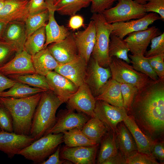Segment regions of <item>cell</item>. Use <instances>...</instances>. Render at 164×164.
Listing matches in <instances>:
<instances>
[{
  "mask_svg": "<svg viewBox=\"0 0 164 164\" xmlns=\"http://www.w3.org/2000/svg\"><path fill=\"white\" fill-rule=\"evenodd\" d=\"M81 131L89 139L97 144L100 143L109 131L103 123L96 117L90 118L84 125Z\"/></svg>",
  "mask_w": 164,
  "mask_h": 164,
  "instance_id": "cell-29",
  "label": "cell"
},
{
  "mask_svg": "<svg viewBox=\"0 0 164 164\" xmlns=\"http://www.w3.org/2000/svg\"><path fill=\"white\" fill-rule=\"evenodd\" d=\"M151 155L156 160L163 164L164 161V145L163 141H156L151 151Z\"/></svg>",
  "mask_w": 164,
  "mask_h": 164,
  "instance_id": "cell-47",
  "label": "cell"
},
{
  "mask_svg": "<svg viewBox=\"0 0 164 164\" xmlns=\"http://www.w3.org/2000/svg\"><path fill=\"white\" fill-rule=\"evenodd\" d=\"M27 38L25 22L15 21L8 23L1 40L13 46L16 53L24 50Z\"/></svg>",
  "mask_w": 164,
  "mask_h": 164,
  "instance_id": "cell-23",
  "label": "cell"
},
{
  "mask_svg": "<svg viewBox=\"0 0 164 164\" xmlns=\"http://www.w3.org/2000/svg\"><path fill=\"white\" fill-rule=\"evenodd\" d=\"M111 77L110 69L100 66L93 58L91 60L87 74L86 83L95 97L98 94L101 89Z\"/></svg>",
  "mask_w": 164,
  "mask_h": 164,
  "instance_id": "cell-21",
  "label": "cell"
},
{
  "mask_svg": "<svg viewBox=\"0 0 164 164\" xmlns=\"http://www.w3.org/2000/svg\"><path fill=\"white\" fill-rule=\"evenodd\" d=\"M0 129L1 131L13 132L12 117L8 110L0 104Z\"/></svg>",
  "mask_w": 164,
  "mask_h": 164,
  "instance_id": "cell-41",
  "label": "cell"
},
{
  "mask_svg": "<svg viewBox=\"0 0 164 164\" xmlns=\"http://www.w3.org/2000/svg\"><path fill=\"white\" fill-rule=\"evenodd\" d=\"M9 78L17 82L22 83L36 88L46 90H50L46 76L36 73L26 75H11Z\"/></svg>",
  "mask_w": 164,
  "mask_h": 164,
  "instance_id": "cell-35",
  "label": "cell"
},
{
  "mask_svg": "<svg viewBox=\"0 0 164 164\" xmlns=\"http://www.w3.org/2000/svg\"><path fill=\"white\" fill-rule=\"evenodd\" d=\"M90 3V0H57L54 5L56 11L60 14L71 16Z\"/></svg>",
  "mask_w": 164,
  "mask_h": 164,
  "instance_id": "cell-30",
  "label": "cell"
},
{
  "mask_svg": "<svg viewBox=\"0 0 164 164\" xmlns=\"http://www.w3.org/2000/svg\"><path fill=\"white\" fill-rule=\"evenodd\" d=\"M95 98L96 100L104 101L113 105L124 107L120 84L111 78L101 89Z\"/></svg>",
  "mask_w": 164,
  "mask_h": 164,
  "instance_id": "cell-26",
  "label": "cell"
},
{
  "mask_svg": "<svg viewBox=\"0 0 164 164\" xmlns=\"http://www.w3.org/2000/svg\"><path fill=\"white\" fill-rule=\"evenodd\" d=\"M147 58L159 78L164 79V54Z\"/></svg>",
  "mask_w": 164,
  "mask_h": 164,
  "instance_id": "cell-42",
  "label": "cell"
},
{
  "mask_svg": "<svg viewBox=\"0 0 164 164\" xmlns=\"http://www.w3.org/2000/svg\"><path fill=\"white\" fill-rule=\"evenodd\" d=\"M35 140L29 135L16 134L4 131H0V151L12 158L18 153L29 146Z\"/></svg>",
  "mask_w": 164,
  "mask_h": 164,
  "instance_id": "cell-14",
  "label": "cell"
},
{
  "mask_svg": "<svg viewBox=\"0 0 164 164\" xmlns=\"http://www.w3.org/2000/svg\"><path fill=\"white\" fill-rule=\"evenodd\" d=\"M60 145H59L54 153L50 156L46 160L44 161L41 164H61L65 163L71 162L65 159L61 160L60 159Z\"/></svg>",
  "mask_w": 164,
  "mask_h": 164,
  "instance_id": "cell-48",
  "label": "cell"
},
{
  "mask_svg": "<svg viewBox=\"0 0 164 164\" xmlns=\"http://www.w3.org/2000/svg\"><path fill=\"white\" fill-rule=\"evenodd\" d=\"M16 82L0 73V93L10 88Z\"/></svg>",
  "mask_w": 164,
  "mask_h": 164,
  "instance_id": "cell-50",
  "label": "cell"
},
{
  "mask_svg": "<svg viewBox=\"0 0 164 164\" xmlns=\"http://www.w3.org/2000/svg\"><path fill=\"white\" fill-rule=\"evenodd\" d=\"M129 51V49L124 39L111 33L108 50L110 57H115L129 64L131 63V60L128 56Z\"/></svg>",
  "mask_w": 164,
  "mask_h": 164,
  "instance_id": "cell-33",
  "label": "cell"
},
{
  "mask_svg": "<svg viewBox=\"0 0 164 164\" xmlns=\"http://www.w3.org/2000/svg\"><path fill=\"white\" fill-rule=\"evenodd\" d=\"M150 49L144 55L149 58L164 54V33L153 38L151 40Z\"/></svg>",
  "mask_w": 164,
  "mask_h": 164,
  "instance_id": "cell-39",
  "label": "cell"
},
{
  "mask_svg": "<svg viewBox=\"0 0 164 164\" xmlns=\"http://www.w3.org/2000/svg\"><path fill=\"white\" fill-rule=\"evenodd\" d=\"M159 19L160 18L158 14L151 12L139 19L113 23L112 24L113 29L111 34L124 39L130 33L146 29L150 25Z\"/></svg>",
  "mask_w": 164,
  "mask_h": 164,
  "instance_id": "cell-15",
  "label": "cell"
},
{
  "mask_svg": "<svg viewBox=\"0 0 164 164\" xmlns=\"http://www.w3.org/2000/svg\"><path fill=\"white\" fill-rule=\"evenodd\" d=\"M8 23L0 21V40L2 39Z\"/></svg>",
  "mask_w": 164,
  "mask_h": 164,
  "instance_id": "cell-52",
  "label": "cell"
},
{
  "mask_svg": "<svg viewBox=\"0 0 164 164\" xmlns=\"http://www.w3.org/2000/svg\"><path fill=\"white\" fill-rule=\"evenodd\" d=\"M99 144L74 147L64 146L60 149V159L75 164H94Z\"/></svg>",
  "mask_w": 164,
  "mask_h": 164,
  "instance_id": "cell-13",
  "label": "cell"
},
{
  "mask_svg": "<svg viewBox=\"0 0 164 164\" xmlns=\"http://www.w3.org/2000/svg\"><path fill=\"white\" fill-rule=\"evenodd\" d=\"M63 133V142L67 147L91 146L97 144L89 139L79 129L74 128L65 131Z\"/></svg>",
  "mask_w": 164,
  "mask_h": 164,
  "instance_id": "cell-31",
  "label": "cell"
},
{
  "mask_svg": "<svg viewBox=\"0 0 164 164\" xmlns=\"http://www.w3.org/2000/svg\"><path fill=\"white\" fill-rule=\"evenodd\" d=\"M56 122L48 133H63L74 128L80 130L91 117L81 112L76 113L71 109L61 110L57 113Z\"/></svg>",
  "mask_w": 164,
  "mask_h": 164,
  "instance_id": "cell-9",
  "label": "cell"
},
{
  "mask_svg": "<svg viewBox=\"0 0 164 164\" xmlns=\"http://www.w3.org/2000/svg\"><path fill=\"white\" fill-rule=\"evenodd\" d=\"M32 60L36 73L45 76L60 65L47 47L32 56Z\"/></svg>",
  "mask_w": 164,
  "mask_h": 164,
  "instance_id": "cell-27",
  "label": "cell"
},
{
  "mask_svg": "<svg viewBox=\"0 0 164 164\" xmlns=\"http://www.w3.org/2000/svg\"><path fill=\"white\" fill-rule=\"evenodd\" d=\"M133 68L136 70L147 75L154 81L159 78L150 65L147 58L144 55H128Z\"/></svg>",
  "mask_w": 164,
  "mask_h": 164,
  "instance_id": "cell-36",
  "label": "cell"
},
{
  "mask_svg": "<svg viewBox=\"0 0 164 164\" xmlns=\"http://www.w3.org/2000/svg\"><path fill=\"white\" fill-rule=\"evenodd\" d=\"M100 143L101 146L97 162L98 164H101L106 160L115 155L119 151L115 132L108 131Z\"/></svg>",
  "mask_w": 164,
  "mask_h": 164,
  "instance_id": "cell-28",
  "label": "cell"
},
{
  "mask_svg": "<svg viewBox=\"0 0 164 164\" xmlns=\"http://www.w3.org/2000/svg\"><path fill=\"white\" fill-rule=\"evenodd\" d=\"M14 48L9 44L0 40V67L7 63L15 53Z\"/></svg>",
  "mask_w": 164,
  "mask_h": 164,
  "instance_id": "cell-44",
  "label": "cell"
},
{
  "mask_svg": "<svg viewBox=\"0 0 164 164\" xmlns=\"http://www.w3.org/2000/svg\"><path fill=\"white\" fill-rule=\"evenodd\" d=\"M118 0L115 6L105 10L102 13L108 23L139 19L147 14L144 5L138 4L134 0Z\"/></svg>",
  "mask_w": 164,
  "mask_h": 164,
  "instance_id": "cell-7",
  "label": "cell"
},
{
  "mask_svg": "<svg viewBox=\"0 0 164 164\" xmlns=\"http://www.w3.org/2000/svg\"><path fill=\"white\" fill-rule=\"evenodd\" d=\"M91 19L94 21L96 27V41L91 55L100 66L108 67L111 59L108 50L113 26L107 22L102 13H93Z\"/></svg>",
  "mask_w": 164,
  "mask_h": 164,
  "instance_id": "cell-4",
  "label": "cell"
},
{
  "mask_svg": "<svg viewBox=\"0 0 164 164\" xmlns=\"http://www.w3.org/2000/svg\"><path fill=\"white\" fill-rule=\"evenodd\" d=\"M101 164H126V160L119 151L116 155L106 160Z\"/></svg>",
  "mask_w": 164,
  "mask_h": 164,
  "instance_id": "cell-51",
  "label": "cell"
},
{
  "mask_svg": "<svg viewBox=\"0 0 164 164\" xmlns=\"http://www.w3.org/2000/svg\"><path fill=\"white\" fill-rule=\"evenodd\" d=\"M108 67L112 79L119 83L132 85L138 90L154 81L147 75L135 70L129 63L115 57H111Z\"/></svg>",
  "mask_w": 164,
  "mask_h": 164,
  "instance_id": "cell-6",
  "label": "cell"
},
{
  "mask_svg": "<svg viewBox=\"0 0 164 164\" xmlns=\"http://www.w3.org/2000/svg\"><path fill=\"white\" fill-rule=\"evenodd\" d=\"M0 73L7 76L36 73L32 56L25 50L16 53L13 58L0 67Z\"/></svg>",
  "mask_w": 164,
  "mask_h": 164,
  "instance_id": "cell-16",
  "label": "cell"
},
{
  "mask_svg": "<svg viewBox=\"0 0 164 164\" xmlns=\"http://www.w3.org/2000/svg\"><path fill=\"white\" fill-rule=\"evenodd\" d=\"M87 63L79 55L72 61L59 65L54 71L67 78L79 87L86 83Z\"/></svg>",
  "mask_w": 164,
  "mask_h": 164,
  "instance_id": "cell-17",
  "label": "cell"
},
{
  "mask_svg": "<svg viewBox=\"0 0 164 164\" xmlns=\"http://www.w3.org/2000/svg\"><path fill=\"white\" fill-rule=\"evenodd\" d=\"M51 44L47 47L60 65L70 62L79 56L74 33L70 32L64 39Z\"/></svg>",
  "mask_w": 164,
  "mask_h": 164,
  "instance_id": "cell-11",
  "label": "cell"
},
{
  "mask_svg": "<svg viewBox=\"0 0 164 164\" xmlns=\"http://www.w3.org/2000/svg\"><path fill=\"white\" fill-rule=\"evenodd\" d=\"M146 135L155 137L164 129V79L153 81L138 90L129 111Z\"/></svg>",
  "mask_w": 164,
  "mask_h": 164,
  "instance_id": "cell-1",
  "label": "cell"
},
{
  "mask_svg": "<svg viewBox=\"0 0 164 164\" xmlns=\"http://www.w3.org/2000/svg\"><path fill=\"white\" fill-rule=\"evenodd\" d=\"M49 13L48 22L45 26L46 40L43 48L49 44L65 39L70 33L64 26L57 23L54 17L56 11L54 3L51 0H45Z\"/></svg>",
  "mask_w": 164,
  "mask_h": 164,
  "instance_id": "cell-22",
  "label": "cell"
},
{
  "mask_svg": "<svg viewBox=\"0 0 164 164\" xmlns=\"http://www.w3.org/2000/svg\"><path fill=\"white\" fill-rule=\"evenodd\" d=\"M28 8L29 14L39 13L47 9L45 0H29Z\"/></svg>",
  "mask_w": 164,
  "mask_h": 164,
  "instance_id": "cell-46",
  "label": "cell"
},
{
  "mask_svg": "<svg viewBox=\"0 0 164 164\" xmlns=\"http://www.w3.org/2000/svg\"><path fill=\"white\" fill-rule=\"evenodd\" d=\"M159 164L152 156L137 151L133 152L126 159V164Z\"/></svg>",
  "mask_w": 164,
  "mask_h": 164,
  "instance_id": "cell-40",
  "label": "cell"
},
{
  "mask_svg": "<svg viewBox=\"0 0 164 164\" xmlns=\"http://www.w3.org/2000/svg\"><path fill=\"white\" fill-rule=\"evenodd\" d=\"M49 17L47 9L39 13L29 14L25 21L27 37L41 28L46 26Z\"/></svg>",
  "mask_w": 164,
  "mask_h": 164,
  "instance_id": "cell-37",
  "label": "cell"
},
{
  "mask_svg": "<svg viewBox=\"0 0 164 164\" xmlns=\"http://www.w3.org/2000/svg\"><path fill=\"white\" fill-rule=\"evenodd\" d=\"M4 1L2 0H0V10L3 6Z\"/></svg>",
  "mask_w": 164,
  "mask_h": 164,
  "instance_id": "cell-54",
  "label": "cell"
},
{
  "mask_svg": "<svg viewBox=\"0 0 164 164\" xmlns=\"http://www.w3.org/2000/svg\"><path fill=\"white\" fill-rule=\"evenodd\" d=\"M63 102L51 90L42 92L33 117L29 135L36 140L47 134L55 124L56 114Z\"/></svg>",
  "mask_w": 164,
  "mask_h": 164,
  "instance_id": "cell-3",
  "label": "cell"
},
{
  "mask_svg": "<svg viewBox=\"0 0 164 164\" xmlns=\"http://www.w3.org/2000/svg\"><path fill=\"white\" fill-rule=\"evenodd\" d=\"M84 25V19L80 15H74L71 16L68 23V27L71 29L75 30L80 29Z\"/></svg>",
  "mask_w": 164,
  "mask_h": 164,
  "instance_id": "cell-49",
  "label": "cell"
},
{
  "mask_svg": "<svg viewBox=\"0 0 164 164\" xmlns=\"http://www.w3.org/2000/svg\"><path fill=\"white\" fill-rule=\"evenodd\" d=\"M51 0L53 2V3L54 4V3L57 1V0Z\"/></svg>",
  "mask_w": 164,
  "mask_h": 164,
  "instance_id": "cell-55",
  "label": "cell"
},
{
  "mask_svg": "<svg viewBox=\"0 0 164 164\" xmlns=\"http://www.w3.org/2000/svg\"><path fill=\"white\" fill-rule=\"evenodd\" d=\"M46 77L50 90L63 103L67 102L79 87L69 79L55 71L50 72Z\"/></svg>",
  "mask_w": 164,
  "mask_h": 164,
  "instance_id": "cell-18",
  "label": "cell"
},
{
  "mask_svg": "<svg viewBox=\"0 0 164 164\" xmlns=\"http://www.w3.org/2000/svg\"><path fill=\"white\" fill-rule=\"evenodd\" d=\"M41 94L39 93L22 98L0 97V104L12 117L13 132L29 135L34 113Z\"/></svg>",
  "mask_w": 164,
  "mask_h": 164,
  "instance_id": "cell-2",
  "label": "cell"
},
{
  "mask_svg": "<svg viewBox=\"0 0 164 164\" xmlns=\"http://www.w3.org/2000/svg\"><path fill=\"white\" fill-rule=\"evenodd\" d=\"M123 121L134 138L137 151L152 156L151 151L156 140L144 134L132 116L128 114Z\"/></svg>",
  "mask_w": 164,
  "mask_h": 164,
  "instance_id": "cell-24",
  "label": "cell"
},
{
  "mask_svg": "<svg viewBox=\"0 0 164 164\" xmlns=\"http://www.w3.org/2000/svg\"><path fill=\"white\" fill-rule=\"evenodd\" d=\"M124 107L127 112L129 110L138 89L135 86L127 83H120Z\"/></svg>",
  "mask_w": 164,
  "mask_h": 164,
  "instance_id": "cell-38",
  "label": "cell"
},
{
  "mask_svg": "<svg viewBox=\"0 0 164 164\" xmlns=\"http://www.w3.org/2000/svg\"><path fill=\"white\" fill-rule=\"evenodd\" d=\"M145 11L158 14L160 19L164 21V0H150L144 5Z\"/></svg>",
  "mask_w": 164,
  "mask_h": 164,
  "instance_id": "cell-43",
  "label": "cell"
},
{
  "mask_svg": "<svg viewBox=\"0 0 164 164\" xmlns=\"http://www.w3.org/2000/svg\"><path fill=\"white\" fill-rule=\"evenodd\" d=\"M63 142V133H49L34 141L19 151L17 155L35 163H40L53 153Z\"/></svg>",
  "mask_w": 164,
  "mask_h": 164,
  "instance_id": "cell-5",
  "label": "cell"
},
{
  "mask_svg": "<svg viewBox=\"0 0 164 164\" xmlns=\"http://www.w3.org/2000/svg\"><path fill=\"white\" fill-rule=\"evenodd\" d=\"M94 112L95 117L98 118L109 131L115 133L118 123L128 115L124 107L112 105L101 100H97Z\"/></svg>",
  "mask_w": 164,
  "mask_h": 164,
  "instance_id": "cell-8",
  "label": "cell"
},
{
  "mask_svg": "<svg viewBox=\"0 0 164 164\" xmlns=\"http://www.w3.org/2000/svg\"><path fill=\"white\" fill-rule=\"evenodd\" d=\"M117 0H90L91 12L93 13H102L105 10L111 7Z\"/></svg>",
  "mask_w": 164,
  "mask_h": 164,
  "instance_id": "cell-45",
  "label": "cell"
},
{
  "mask_svg": "<svg viewBox=\"0 0 164 164\" xmlns=\"http://www.w3.org/2000/svg\"><path fill=\"white\" fill-rule=\"evenodd\" d=\"M115 133L118 149L126 160L133 152L137 151L136 143L123 121L118 124Z\"/></svg>",
  "mask_w": 164,
  "mask_h": 164,
  "instance_id": "cell-25",
  "label": "cell"
},
{
  "mask_svg": "<svg viewBox=\"0 0 164 164\" xmlns=\"http://www.w3.org/2000/svg\"><path fill=\"white\" fill-rule=\"evenodd\" d=\"M46 40L45 26H43L27 37L24 50L33 56L43 48Z\"/></svg>",
  "mask_w": 164,
  "mask_h": 164,
  "instance_id": "cell-32",
  "label": "cell"
},
{
  "mask_svg": "<svg viewBox=\"0 0 164 164\" xmlns=\"http://www.w3.org/2000/svg\"><path fill=\"white\" fill-rule=\"evenodd\" d=\"M96 100L88 85L85 83L67 101L68 108L95 117L94 110Z\"/></svg>",
  "mask_w": 164,
  "mask_h": 164,
  "instance_id": "cell-10",
  "label": "cell"
},
{
  "mask_svg": "<svg viewBox=\"0 0 164 164\" xmlns=\"http://www.w3.org/2000/svg\"><path fill=\"white\" fill-rule=\"evenodd\" d=\"M1 131V129H0V131Z\"/></svg>",
  "mask_w": 164,
  "mask_h": 164,
  "instance_id": "cell-57",
  "label": "cell"
},
{
  "mask_svg": "<svg viewBox=\"0 0 164 164\" xmlns=\"http://www.w3.org/2000/svg\"><path fill=\"white\" fill-rule=\"evenodd\" d=\"M29 0H7L4 1L0 10V21L8 23L25 21L29 15Z\"/></svg>",
  "mask_w": 164,
  "mask_h": 164,
  "instance_id": "cell-19",
  "label": "cell"
},
{
  "mask_svg": "<svg viewBox=\"0 0 164 164\" xmlns=\"http://www.w3.org/2000/svg\"><path fill=\"white\" fill-rule=\"evenodd\" d=\"M161 34L159 29L153 26L130 33L124 39L132 55H144L151 39Z\"/></svg>",
  "mask_w": 164,
  "mask_h": 164,
  "instance_id": "cell-12",
  "label": "cell"
},
{
  "mask_svg": "<svg viewBox=\"0 0 164 164\" xmlns=\"http://www.w3.org/2000/svg\"><path fill=\"white\" fill-rule=\"evenodd\" d=\"M150 0H134L136 2L142 5H144Z\"/></svg>",
  "mask_w": 164,
  "mask_h": 164,
  "instance_id": "cell-53",
  "label": "cell"
},
{
  "mask_svg": "<svg viewBox=\"0 0 164 164\" xmlns=\"http://www.w3.org/2000/svg\"><path fill=\"white\" fill-rule=\"evenodd\" d=\"M2 0L5 1V0Z\"/></svg>",
  "mask_w": 164,
  "mask_h": 164,
  "instance_id": "cell-56",
  "label": "cell"
},
{
  "mask_svg": "<svg viewBox=\"0 0 164 164\" xmlns=\"http://www.w3.org/2000/svg\"><path fill=\"white\" fill-rule=\"evenodd\" d=\"M74 36L79 55L88 63L96 41V27L94 21L91 20L84 30L75 32Z\"/></svg>",
  "mask_w": 164,
  "mask_h": 164,
  "instance_id": "cell-20",
  "label": "cell"
},
{
  "mask_svg": "<svg viewBox=\"0 0 164 164\" xmlns=\"http://www.w3.org/2000/svg\"><path fill=\"white\" fill-rule=\"evenodd\" d=\"M46 90L38 88L31 87L27 84L16 81L9 90L0 93V97L24 98Z\"/></svg>",
  "mask_w": 164,
  "mask_h": 164,
  "instance_id": "cell-34",
  "label": "cell"
}]
</instances>
